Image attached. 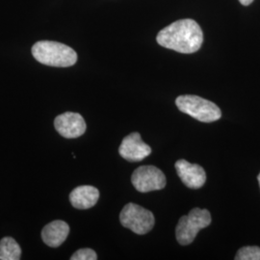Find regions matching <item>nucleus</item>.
Returning <instances> with one entry per match:
<instances>
[{"label":"nucleus","instance_id":"9","mask_svg":"<svg viewBox=\"0 0 260 260\" xmlns=\"http://www.w3.org/2000/svg\"><path fill=\"white\" fill-rule=\"evenodd\" d=\"M177 175L187 187L191 189H199L203 187L206 180L205 169L198 165L192 164L184 159L178 160L176 163Z\"/></svg>","mask_w":260,"mask_h":260},{"label":"nucleus","instance_id":"16","mask_svg":"<svg viewBox=\"0 0 260 260\" xmlns=\"http://www.w3.org/2000/svg\"><path fill=\"white\" fill-rule=\"evenodd\" d=\"M257 179H258V183H259L260 186V174L258 175V177H257Z\"/></svg>","mask_w":260,"mask_h":260},{"label":"nucleus","instance_id":"14","mask_svg":"<svg viewBox=\"0 0 260 260\" xmlns=\"http://www.w3.org/2000/svg\"><path fill=\"white\" fill-rule=\"evenodd\" d=\"M72 260H95L98 255L92 249H81L75 252L71 257Z\"/></svg>","mask_w":260,"mask_h":260},{"label":"nucleus","instance_id":"4","mask_svg":"<svg viewBox=\"0 0 260 260\" xmlns=\"http://www.w3.org/2000/svg\"><path fill=\"white\" fill-rule=\"evenodd\" d=\"M211 223V215L208 210L194 208L187 216H182L178 221L176 235L180 245H189L195 240L198 233Z\"/></svg>","mask_w":260,"mask_h":260},{"label":"nucleus","instance_id":"11","mask_svg":"<svg viewBox=\"0 0 260 260\" xmlns=\"http://www.w3.org/2000/svg\"><path fill=\"white\" fill-rule=\"evenodd\" d=\"M70 233V226L64 221H53L47 224L42 232L43 241L51 248H57L66 241Z\"/></svg>","mask_w":260,"mask_h":260},{"label":"nucleus","instance_id":"10","mask_svg":"<svg viewBox=\"0 0 260 260\" xmlns=\"http://www.w3.org/2000/svg\"><path fill=\"white\" fill-rule=\"evenodd\" d=\"M100 191L93 186H78L70 195L71 204L77 209H89L98 203Z\"/></svg>","mask_w":260,"mask_h":260},{"label":"nucleus","instance_id":"8","mask_svg":"<svg viewBox=\"0 0 260 260\" xmlns=\"http://www.w3.org/2000/svg\"><path fill=\"white\" fill-rule=\"evenodd\" d=\"M119 153L121 157L129 162H139L149 156L151 149L149 145L143 142L139 133L133 132L122 140Z\"/></svg>","mask_w":260,"mask_h":260},{"label":"nucleus","instance_id":"5","mask_svg":"<svg viewBox=\"0 0 260 260\" xmlns=\"http://www.w3.org/2000/svg\"><path fill=\"white\" fill-rule=\"evenodd\" d=\"M120 221L122 226L129 229L136 234L143 235L153 229L155 218L148 209L130 203L122 208Z\"/></svg>","mask_w":260,"mask_h":260},{"label":"nucleus","instance_id":"2","mask_svg":"<svg viewBox=\"0 0 260 260\" xmlns=\"http://www.w3.org/2000/svg\"><path fill=\"white\" fill-rule=\"evenodd\" d=\"M32 54L41 64L51 67H72L77 61V54L72 47L51 41L36 43L32 47Z\"/></svg>","mask_w":260,"mask_h":260},{"label":"nucleus","instance_id":"13","mask_svg":"<svg viewBox=\"0 0 260 260\" xmlns=\"http://www.w3.org/2000/svg\"><path fill=\"white\" fill-rule=\"evenodd\" d=\"M235 260H260V248L256 246L243 247L237 251Z\"/></svg>","mask_w":260,"mask_h":260},{"label":"nucleus","instance_id":"1","mask_svg":"<svg viewBox=\"0 0 260 260\" xmlns=\"http://www.w3.org/2000/svg\"><path fill=\"white\" fill-rule=\"evenodd\" d=\"M156 40L161 47L179 53L191 54L202 47L204 33L194 19H180L162 29Z\"/></svg>","mask_w":260,"mask_h":260},{"label":"nucleus","instance_id":"12","mask_svg":"<svg viewBox=\"0 0 260 260\" xmlns=\"http://www.w3.org/2000/svg\"><path fill=\"white\" fill-rule=\"evenodd\" d=\"M21 249L12 237H4L0 241V260H19Z\"/></svg>","mask_w":260,"mask_h":260},{"label":"nucleus","instance_id":"7","mask_svg":"<svg viewBox=\"0 0 260 260\" xmlns=\"http://www.w3.org/2000/svg\"><path fill=\"white\" fill-rule=\"evenodd\" d=\"M54 126L58 133L67 139L78 138L86 131V122L83 117L74 112H66L57 116Z\"/></svg>","mask_w":260,"mask_h":260},{"label":"nucleus","instance_id":"3","mask_svg":"<svg viewBox=\"0 0 260 260\" xmlns=\"http://www.w3.org/2000/svg\"><path fill=\"white\" fill-rule=\"evenodd\" d=\"M176 104L178 110L203 122L218 121L222 116V112L215 103L198 95H180L176 100Z\"/></svg>","mask_w":260,"mask_h":260},{"label":"nucleus","instance_id":"6","mask_svg":"<svg viewBox=\"0 0 260 260\" xmlns=\"http://www.w3.org/2000/svg\"><path fill=\"white\" fill-rule=\"evenodd\" d=\"M131 182L140 193H148L163 189L166 186V177L154 166H141L132 174Z\"/></svg>","mask_w":260,"mask_h":260},{"label":"nucleus","instance_id":"15","mask_svg":"<svg viewBox=\"0 0 260 260\" xmlns=\"http://www.w3.org/2000/svg\"><path fill=\"white\" fill-rule=\"evenodd\" d=\"M252 1H253V0H239V2L241 3L242 5H244V6L250 5V4L252 3Z\"/></svg>","mask_w":260,"mask_h":260}]
</instances>
